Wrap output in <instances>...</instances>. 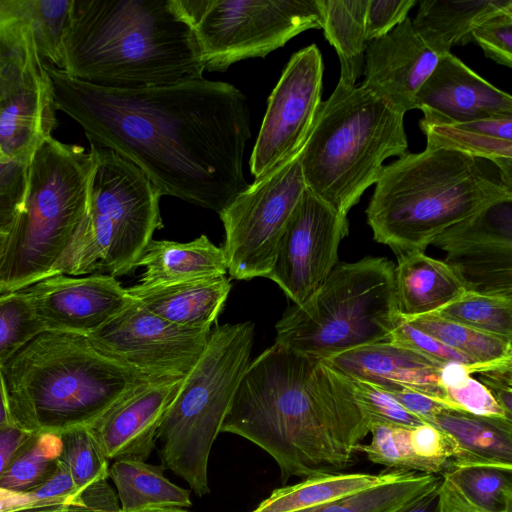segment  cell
<instances>
[{
  "mask_svg": "<svg viewBox=\"0 0 512 512\" xmlns=\"http://www.w3.org/2000/svg\"><path fill=\"white\" fill-rule=\"evenodd\" d=\"M56 109L89 142L135 164L161 196L220 214L245 190L243 159L251 138L246 96L205 78L138 90L100 87L46 63Z\"/></svg>",
  "mask_w": 512,
  "mask_h": 512,
  "instance_id": "cell-1",
  "label": "cell"
},
{
  "mask_svg": "<svg viewBox=\"0 0 512 512\" xmlns=\"http://www.w3.org/2000/svg\"><path fill=\"white\" fill-rule=\"evenodd\" d=\"M369 431L348 377L277 343L249 363L221 427L266 451L283 484L350 467Z\"/></svg>",
  "mask_w": 512,
  "mask_h": 512,
  "instance_id": "cell-2",
  "label": "cell"
},
{
  "mask_svg": "<svg viewBox=\"0 0 512 512\" xmlns=\"http://www.w3.org/2000/svg\"><path fill=\"white\" fill-rule=\"evenodd\" d=\"M61 70L117 90L183 84L205 71L181 0H71Z\"/></svg>",
  "mask_w": 512,
  "mask_h": 512,
  "instance_id": "cell-3",
  "label": "cell"
},
{
  "mask_svg": "<svg viewBox=\"0 0 512 512\" xmlns=\"http://www.w3.org/2000/svg\"><path fill=\"white\" fill-rule=\"evenodd\" d=\"M512 180L486 158L446 148L385 165L366 209L375 241L396 255L425 249L450 226L503 199Z\"/></svg>",
  "mask_w": 512,
  "mask_h": 512,
  "instance_id": "cell-4",
  "label": "cell"
},
{
  "mask_svg": "<svg viewBox=\"0 0 512 512\" xmlns=\"http://www.w3.org/2000/svg\"><path fill=\"white\" fill-rule=\"evenodd\" d=\"M1 373L13 423L59 435L89 427L128 392L154 382L108 356L88 336L58 331L38 334Z\"/></svg>",
  "mask_w": 512,
  "mask_h": 512,
  "instance_id": "cell-5",
  "label": "cell"
},
{
  "mask_svg": "<svg viewBox=\"0 0 512 512\" xmlns=\"http://www.w3.org/2000/svg\"><path fill=\"white\" fill-rule=\"evenodd\" d=\"M404 114L362 85L339 80L322 101L301 152L307 189L347 216L375 184L386 159L407 153Z\"/></svg>",
  "mask_w": 512,
  "mask_h": 512,
  "instance_id": "cell-6",
  "label": "cell"
},
{
  "mask_svg": "<svg viewBox=\"0 0 512 512\" xmlns=\"http://www.w3.org/2000/svg\"><path fill=\"white\" fill-rule=\"evenodd\" d=\"M92 152L53 136L35 150L24 206L8 233L0 294L50 276L89 208Z\"/></svg>",
  "mask_w": 512,
  "mask_h": 512,
  "instance_id": "cell-7",
  "label": "cell"
},
{
  "mask_svg": "<svg viewBox=\"0 0 512 512\" xmlns=\"http://www.w3.org/2000/svg\"><path fill=\"white\" fill-rule=\"evenodd\" d=\"M90 151L89 208L50 276L126 275L163 227L161 195L142 170L101 144L90 142Z\"/></svg>",
  "mask_w": 512,
  "mask_h": 512,
  "instance_id": "cell-8",
  "label": "cell"
},
{
  "mask_svg": "<svg viewBox=\"0 0 512 512\" xmlns=\"http://www.w3.org/2000/svg\"><path fill=\"white\" fill-rule=\"evenodd\" d=\"M394 269L386 257L336 264L304 303L276 323L275 343L326 359L390 341L400 317Z\"/></svg>",
  "mask_w": 512,
  "mask_h": 512,
  "instance_id": "cell-9",
  "label": "cell"
},
{
  "mask_svg": "<svg viewBox=\"0 0 512 512\" xmlns=\"http://www.w3.org/2000/svg\"><path fill=\"white\" fill-rule=\"evenodd\" d=\"M254 324L211 329L202 355L182 379L158 429L164 468L181 477L200 497L210 493L208 460L241 378L249 365Z\"/></svg>",
  "mask_w": 512,
  "mask_h": 512,
  "instance_id": "cell-10",
  "label": "cell"
},
{
  "mask_svg": "<svg viewBox=\"0 0 512 512\" xmlns=\"http://www.w3.org/2000/svg\"><path fill=\"white\" fill-rule=\"evenodd\" d=\"M204 70L265 57L296 35L322 28L319 0H181Z\"/></svg>",
  "mask_w": 512,
  "mask_h": 512,
  "instance_id": "cell-11",
  "label": "cell"
},
{
  "mask_svg": "<svg viewBox=\"0 0 512 512\" xmlns=\"http://www.w3.org/2000/svg\"><path fill=\"white\" fill-rule=\"evenodd\" d=\"M301 152L255 179L219 214L225 230L222 248L232 278L269 275L280 238L307 188Z\"/></svg>",
  "mask_w": 512,
  "mask_h": 512,
  "instance_id": "cell-12",
  "label": "cell"
},
{
  "mask_svg": "<svg viewBox=\"0 0 512 512\" xmlns=\"http://www.w3.org/2000/svg\"><path fill=\"white\" fill-rule=\"evenodd\" d=\"M53 84L26 17L0 43V150L32 159L57 126Z\"/></svg>",
  "mask_w": 512,
  "mask_h": 512,
  "instance_id": "cell-13",
  "label": "cell"
},
{
  "mask_svg": "<svg viewBox=\"0 0 512 512\" xmlns=\"http://www.w3.org/2000/svg\"><path fill=\"white\" fill-rule=\"evenodd\" d=\"M211 330L189 328L132 302L88 335L104 353L149 380L184 378L206 348Z\"/></svg>",
  "mask_w": 512,
  "mask_h": 512,
  "instance_id": "cell-14",
  "label": "cell"
},
{
  "mask_svg": "<svg viewBox=\"0 0 512 512\" xmlns=\"http://www.w3.org/2000/svg\"><path fill=\"white\" fill-rule=\"evenodd\" d=\"M324 65L315 44L294 53L268 98L250 158L255 179L298 155L322 103Z\"/></svg>",
  "mask_w": 512,
  "mask_h": 512,
  "instance_id": "cell-15",
  "label": "cell"
},
{
  "mask_svg": "<svg viewBox=\"0 0 512 512\" xmlns=\"http://www.w3.org/2000/svg\"><path fill=\"white\" fill-rule=\"evenodd\" d=\"M348 233L347 216L306 188L280 238L267 278L301 305L337 264L339 245Z\"/></svg>",
  "mask_w": 512,
  "mask_h": 512,
  "instance_id": "cell-16",
  "label": "cell"
},
{
  "mask_svg": "<svg viewBox=\"0 0 512 512\" xmlns=\"http://www.w3.org/2000/svg\"><path fill=\"white\" fill-rule=\"evenodd\" d=\"M466 292L512 299V227L480 213L439 234L431 243Z\"/></svg>",
  "mask_w": 512,
  "mask_h": 512,
  "instance_id": "cell-17",
  "label": "cell"
},
{
  "mask_svg": "<svg viewBox=\"0 0 512 512\" xmlns=\"http://www.w3.org/2000/svg\"><path fill=\"white\" fill-rule=\"evenodd\" d=\"M46 331L88 336L99 330L133 300L116 277L58 274L25 288Z\"/></svg>",
  "mask_w": 512,
  "mask_h": 512,
  "instance_id": "cell-18",
  "label": "cell"
},
{
  "mask_svg": "<svg viewBox=\"0 0 512 512\" xmlns=\"http://www.w3.org/2000/svg\"><path fill=\"white\" fill-rule=\"evenodd\" d=\"M445 54L430 46L407 18L367 44L361 84L397 111L416 109V94Z\"/></svg>",
  "mask_w": 512,
  "mask_h": 512,
  "instance_id": "cell-19",
  "label": "cell"
},
{
  "mask_svg": "<svg viewBox=\"0 0 512 512\" xmlns=\"http://www.w3.org/2000/svg\"><path fill=\"white\" fill-rule=\"evenodd\" d=\"M421 122L453 125L512 117V97L451 53L445 54L416 94Z\"/></svg>",
  "mask_w": 512,
  "mask_h": 512,
  "instance_id": "cell-20",
  "label": "cell"
},
{
  "mask_svg": "<svg viewBox=\"0 0 512 512\" xmlns=\"http://www.w3.org/2000/svg\"><path fill=\"white\" fill-rule=\"evenodd\" d=\"M183 378L149 382L131 390L88 428L110 460L146 461Z\"/></svg>",
  "mask_w": 512,
  "mask_h": 512,
  "instance_id": "cell-21",
  "label": "cell"
},
{
  "mask_svg": "<svg viewBox=\"0 0 512 512\" xmlns=\"http://www.w3.org/2000/svg\"><path fill=\"white\" fill-rule=\"evenodd\" d=\"M342 375L382 390H414L456 410L440 385L443 364L392 341L378 342L324 359Z\"/></svg>",
  "mask_w": 512,
  "mask_h": 512,
  "instance_id": "cell-22",
  "label": "cell"
},
{
  "mask_svg": "<svg viewBox=\"0 0 512 512\" xmlns=\"http://www.w3.org/2000/svg\"><path fill=\"white\" fill-rule=\"evenodd\" d=\"M231 290L226 275L160 285L136 284L130 296L176 325L211 330Z\"/></svg>",
  "mask_w": 512,
  "mask_h": 512,
  "instance_id": "cell-23",
  "label": "cell"
},
{
  "mask_svg": "<svg viewBox=\"0 0 512 512\" xmlns=\"http://www.w3.org/2000/svg\"><path fill=\"white\" fill-rule=\"evenodd\" d=\"M396 256V304L399 315L404 319L435 313L466 292L456 273L445 261L420 251Z\"/></svg>",
  "mask_w": 512,
  "mask_h": 512,
  "instance_id": "cell-24",
  "label": "cell"
},
{
  "mask_svg": "<svg viewBox=\"0 0 512 512\" xmlns=\"http://www.w3.org/2000/svg\"><path fill=\"white\" fill-rule=\"evenodd\" d=\"M145 268L141 285H160L226 275L222 247L206 235L189 241L151 240L136 267Z\"/></svg>",
  "mask_w": 512,
  "mask_h": 512,
  "instance_id": "cell-25",
  "label": "cell"
},
{
  "mask_svg": "<svg viewBox=\"0 0 512 512\" xmlns=\"http://www.w3.org/2000/svg\"><path fill=\"white\" fill-rule=\"evenodd\" d=\"M428 424L456 442L458 454L452 468L464 464L512 467V420L446 409Z\"/></svg>",
  "mask_w": 512,
  "mask_h": 512,
  "instance_id": "cell-26",
  "label": "cell"
},
{
  "mask_svg": "<svg viewBox=\"0 0 512 512\" xmlns=\"http://www.w3.org/2000/svg\"><path fill=\"white\" fill-rule=\"evenodd\" d=\"M506 11H512V0H421L412 23L430 46L447 54L472 41L478 25Z\"/></svg>",
  "mask_w": 512,
  "mask_h": 512,
  "instance_id": "cell-27",
  "label": "cell"
},
{
  "mask_svg": "<svg viewBox=\"0 0 512 512\" xmlns=\"http://www.w3.org/2000/svg\"><path fill=\"white\" fill-rule=\"evenodd\" d=\"M429 148H446L495 162L512 180V117H496L453 125L419 121Z\"/></svg>",
  "mask_w": 512,
  "mask_h": 512,
  "instance_id": "cell-28",
  "label": "cell"
},
{
  "mask_svg": "<svg viewBox=\"0 0 512 512\" xmlns=\"http://www.w3.org/2000/svg\"><path fill=\"white\" fill-rule=\"evenodd\" d=\"M163 470L162 465H151L142 460H114L108 474L116 486L121 510L191 506L190 491L172 483Z\"/></svg>",
  "mask_w": 512,
  "mask_h": 512,
  "instance_id": "cell-29",
  "label": "cell"
},
{
  "mask_svg": "<svg viewBox=\"0 0 512 512\" xmlns=\"http://www.w3.org/2000/svg\"><path fill=\"white\" fill-rule=\"evenodd\" d=\"M405 471L380 474L332 473L304 478L303 481L275 489L251 512H295L322 505L340 497L396 479Z\"/></svg>",
  "mask_w": 512,
  "mask_h": 512,
  "instance_id": "cell-30",
  "label": "cell"
},
{
  "mask_svg": "<svg viewBox=\"0 0 512 512\" xmlns=\"http://www.w3.org/2000/svg\"><path fill=\"white\" fill-rule=\"evenodd\" d=\"M369 0H319L322 28L340 61V81L355 85L364 69Z\"/></svg>",
  "mask_w": 512,
  "mask_h": 512,
  "instance_id": "cell-31",
  "label": "cell"
},
{
  "mask_svg": "<svg viewBox=\"0 0 512 512\" xmlns=\"http://www.w3.org/2000/svg\"><path fill=\"white\" fill-rule=\"evenodd\" d=\"M441 476L404 472L396 479L295 512H398L433 487Z\"/></svg>",
  "mask_w": 512,
  "mask_h": 512,
  "instance_id": "cell-32",
  "label": "cell"
},
{
  "mask_svg": "<svg viewBox=\"0 0 512 512\" xmlns=\"http://www.w3.org/2000/svg\"><path fill=\"white\" fill-rule=\"evenodd\" d=\"M407 321L472 360L478 369L512 361L511 339L474 329L436 313Z\"/></svg>",
  "mask_w": 512,
  "mask_h": 512,
  "instance_id": "cell-33",
  "label": "cell"
},
{
  "mask_svg": "<svg viewBox=\"0 0 512 512\" xmlns=\"http://www.w3.org/2000/svg\"><path fill=\"white\" fill-rule=\"evenodd\" d=\"M442 478L475 512H512V467L464 464Z\"/></svg>",
  "mask_w": 512,
  "mask_h": 512,
  "instance_id": "cell-34",
  "label": "cell"
},
{
  "mask_svg": "<svg viewBox=\"0 0 512 512\" xmlns=\"http://www.w3.org/2000/svg\"><path fill=\"white\" fill-rule=\"evenodd\" d=\"M62 451L59 434L34 433L0 478V488L30 492L56 470Z\"/></svg>",
  "mask_w": 512,
  "mask_h": 512,
  "instance_id": "cell-35",
  "label": "cell"
},
{
  "mask_svg": "<svg viewBox=\"0 0 512 512\" xmlns=\"http://www.w3.org/2000/svg\"><path fill=\"white\" fill-rule=\"evenodd\" d=\"M436 314L474 329L512 340V299L465 292Z\"/></svg>",
  "mask_w": 512,
  "mask_h": 512,
  "instance_id": "cell-36",
  "label": "cell"
},
{
  "mask_svg": "<svg viewBox=\"0 0 512 512\" xmlns=\"http://www.w3.org/2000/svg\"><path fill=\"white\" fill-rule=\"evenodd\" d=\"M60 461L68 468L80 492L109 478V460L88 427H76L60 434Z\"/></svg>",
  "mask_w": 512,
  "mask_h": 512,
  "instance_id": "cell-37",
  "label": "cell"
},
{
  "mask_svg": "<svg viewBox=\"0 0 512 512\" xmlns=\"http://www.w3.org/2000/svg\"><path fill=\"white\" fill-rule=\"evenodd\" d=\"M44 331L25 289L0 294V366Z\"/></svg>",
  "mask_w": 512,
  "mask_h": 512,
  "instance_id": "cell-38",
  "label": "cell"
},
{
  "mask_svg": "<svg viewBox=\"0 0 512 512\" xmlns=\"http://www.w3.org/2000/svg\"><path fill=\"white\" fill-rule=\"evenodd\" d=\"M71 0H23L25 17L32 28L43 60L62 68V42Z\"/></svg>",
  "mask_w": 512,
  "mask_h": 512,
  "instance_id": "cell-39",
  "label": "cell"
},
{
  "mask_svg": "<svg viewBox=\"0 0 512 512\" xmlns=\"http://www.w3.org/2000/svg\"><path fill=\"white\" fill-rule=\"evenodd\" d=\"M31 160L0 150V231L9 232L21 212L29 187Z\"/></svg>",
  "mask_w": 512,
  "mask_h": 512,
  "instance_id": "cell-40",
  "label": "cell"
},
{
  "mask_svg": "<svg viewBox=\"0 0 512 512\" xmlns=\"http://www.w3.org/2000/svg\"><path fill=\"white\" fill-rule=\"evenodd\" d=\"M350 379V378H349ZM355 400L369 424L416 427L424 422L407 411L389 393L365 381L350 379Z\"/></svg>",
  "mask_w": 512,
  "mask_h": 512,
  "instance_id": "cell-41",
  "label": "cell"
},
{
  "mask_svg": "<svg viewBox=\"0 0 512 512\" xmlns=\"http://www.w3.org/2000/svg\"><path fill=\"white\" fill-rule=\"evenodd\" d=\"M390 341L417 351L443 365L452 362L463 364L472 367V374L478 369V365L472 360L415 328L401 316L394 326Z\"/></svg>",
  "mask_w": 512,
  "mask_h": 512,
  "instance_id": "cell-42",
  "label": "cell"
},
{
  "mask_svg": "<svg viewBox=\"0 0 512 512\" xmlns=\"http://www.w3.org/2000/svg\"><path fill=\"white\" fill-rule=\"evenodd\" d=\"M487 58L512 67V11L502 12L478 25L471 33Z\"/></svg>",
  "mask_w": 512,
  "mask_h": 512,
  "instance_id": "cell-43",
  "label": "cell"
},
{
  "mask_svg": "<svg viewBox=\"0 0 512 512\" xmlns=\"http://www.w3.org/2000/svg\"><path fill=\"white\" fill-rule=\"evenodd\" d=\"M444 391L447 399L458 411L512 420L495 400L492 393L471 375Z\"/></svg>",
  "mask_w": 512,
  "mask_h": 512,
  "instance_id": "cell-44",
  "label": "cell"
},
{
  "mask_svg": "<svg viewBox=\"0 0 512 512\" xmlns=\"http://www.w3.org/2000/svg\"><path fill=\"white\" fill-rule=\"evenodd\" d=\"M416 0H369L366 12V39L388 34L408 18Z\"/></svg>",
  "mask_w": 512,
  "mask_h": 512,
  "instance_id": "cell-45",
  "label": "cell"
},
{
  "mask_svg": "<svg viewBox=\"0 0 512 512\" xmlns=\"http://www.w3.org/2000/svg\"><path fill=\"white\" fill-rule=\"evenodd\" d=\"M479 380L493 395L508 417L512 418V361L479 368Z\"/></svg>",
  "mask_w": 512,
  "mask_h": 512,
  "instance_id": "cell-46",
  "label": "cell"
},
{
  "mask_svg": "<svg viewBox=\"0 0 512 512\" xmlns=\"http://www.w3.org/2000/svg\"><path fill=\"white\" fill-rule=\"evenodd\" d=\"M386 392L389 393L407 411L419 417L426 423L431 422L441 411L450 409L443 401L414 390L402 389Z\"/></svg>",
  "mask_w": 512,
  "mask_h": 512,
  "instance_id": "cell-47",
  "label": "cell"
},
{
  "mask_svg": "<svg viewBox=\"0 0 512 512\" xmlns=\"http://www.w3.org/2000/svg\"><path fill=\"white\" fill-rule=\"evenodd\" d=\"M27 493L31 494L38 501L72 496H78L80 498V493L68 468L60 461V459L56 470L48 477V479Z\"/></svg>",
  "mask_w": 512,
  "mask_h": 512,
  "instance_id": "cell-48",
  "label": "cell"
},
{
  "mask_svg": "<svg viewBox=\"0 0 512 512\" xmlns=\"http://www.w3.org/2000/svg\"><path fill=\"white\" fill-rule=\"evenodd\" d=\"M30 432L14 423L0 424V478L5 473L14 456L33 436Z\"/></svg>",
  "mask_w": 512,
  "mask_h": 512,
  "instance_id": "cell-49",
  "label": "cell"
},
{
  "mask_svg": "<svg viewBox=\"0 0 512 512\" xmlns=\"http://www.w3.org/2000/svg\"><path fill=\"white\" fill-rule=\"evenodd\" d=\"M12 512H96L85 506L79 497H64L14 510Z\"/></svg>",
  "mask_w": 512,
  "mask_h": 512,
  "instance_id": "cell-50",
  "label": "cell"
},
{
  "mask_svg": "<svg viewBox=\"0 0 512 512\" xmlns=\"http://www.w3.org/2000/svg\"><path fill=\"white\" fill-rule=\"evenodd\" d=\"M24 20L23 0H0V43Z\"/></svg>",
  "mask_w": 512,
  "mask_h": 512,
  "instance_id": "cell-51",
  "label": "cell"
},
{
  "mask_svg": "<svg viewBox=\"0 0 512 512\" xmlns=\"http://www.w3.org/2000/svg\"><path fill=\"white\" fill-rule=\"evenodd\" d=\"M441 483L442 477L422 496L398 512H442Z\"/></svg>",
  "mask_w": 512,
  "mask_h": 512,
  "instance_id": "cell-52",
  "label": "cell"
},
{
  "mask_svg": "<svg viewBox=\"0 0 512 512\" xmlns=\"http://www.w3.org/2000/svg\"><path fill=\"white\" fill-rule=\"evenodd\" d=\"M41 502L44 501L36 500L29 493L16 492L0 488V512H12L14 510L33 506Z\"/></svg>",
  "mask_w": 512,
  "mask_h": 512,
  "instance_id": "cell-53",
  "label": "cell"
},
{
  "mask_svg": "<svg viewBox=\"0 0 512 512\" xmlns=\"http://www.w3.org/2000/svg\"><path fill=\"white\" fill-rule=\"evenodd\" d=\"M441 497L442 512H475L458 496L451 485L443 478L441 483Z\"/></svg>",
  "mask_w": 512,
  "mask_h": 512,
  "instance_id": "cell-54",
  "label": "cell"
},
{
  "mask_svg": "<svg viewBox=\"0 0 512 512\" xmlns=\"http://www.w3.org/2000/svg\"><path fill=\"white\" fill-rule=\"evenodd\" d=\"M13 423L0 366V424Z\"/></svg>",
  "mask_w": 512,
  "mask_h": 512,
  "instance_id": "cell-55",
  "label": "cell"
},
{
  "mask_svg": "<svg viewBox=\"0 0 512 512\" xmlns=\"http://www.w3.org/2000/svg\"><path fill=\"white\" fill-rule=\"evenodd\" d=\"M117 512H126V511H123L120 509ZM130 512H187V511L183 510L182 508H149V509L130 511Z\"/></svg>",
  "mask_w": 512,
  "mask_h": 512,
  "instance_id": "cell-56",
  "label": "cell"
},
{
  "mask_svg": "<svg viewBox=\"0 0 512 512\" xmlns=\"http://www.w3.org/2000/svg\"><path fill=\"white\" fill-rule=\"evenodd\" d=\"M8 233L9 232L0 231V263H1V259H2V256H3L4 250H5V246H6V242H7V238H8Z\"/></svg>",
  "mask_w": 512,
  "mask_h": 512,
  "instance_id": "cell-57",
  "label": "cell"
}]
</instances>
